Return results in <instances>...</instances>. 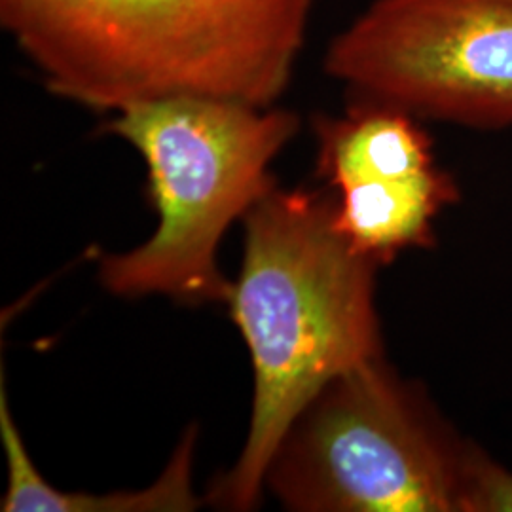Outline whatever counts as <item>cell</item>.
<instances>
[{
  "label": "cell",
  "mask_w": 512,
  "mask_h": 512,
  "mask_svg": "<svg viewBox=\"0 0 512 512\" xmlns=\"http://www.w3.org/2000/svg\"><path fill=\"white\" fill-rule=\"evenodd\" d=\"M317 173L332 186L389 183L437 169L433 143L406 110L363 101L342 118L315 124Z\"/></svg>",
  "instance_id": "obj_7"
},
{
  "label": "cell",
  "mask_w": 512,
  "mask_h": 512,
  "mask_svg": "<svg viewBox=\"0 0 512 512\" xmlns=\"http://www.w3.org/2000/svg\"><path fill=\"white\" fill-rule=\"evenodd\" d=\"M334 202L274 190L243 217L245 251L230 311L251 353L255 393L247 440L205 497L253 511L279 442L338 376L382 357L376 268L332 224Z\"/></svg>",
  "instance_id": "obj_1"
},
{
  "label": "cell",
  "mask_w": 512,
  "mask_h": 512,
  "mask_svg": "<svg viewBox=\"0 0 512 512\" xmlns=\"http://www.w3.org/2000/svg\"><path fill=\"white\" fill-rule=\"evenodd\" d=\"M461 454L380 357L332 380L300 412L264 490L296 512H458Z\"/></svg>",
  "instance_id": "obj_4"
},
{
  "label": "cell",
  "mask_w": 512,
  "mask_h": 512,
  "mask_svg": "<svg viewBox=\"0 0 512 512\" xmlns=\"http://www.w3.org/2000/svg\"><path fill=\"white\" fill-rule=\"evenodd\" d=\"M313 0H0L50 92L101 112L167 97L272 107Z\"/></svg>",
  "instance_id": "obj_2"
},
{
  "label": "cell",
  "mask_w": 512,
  "mask_h": 512,
  "mask_svg": "<svg viewBox=\"0 0 512 512\" xmlns=\"http://www.w3.org/2000/svg\"><path fill=\"white\" fill-rule=\"evenodd\" d=\"M198 429H186L162 475L141 490L109 494L63 492L48 484L29 456L12 418L4 380L0 385V440L8 467V484L0 501L4 512H190L205 499L194 490V456Z\"/></svg>",
  "instance_id": "obj_6"
},
{
  "label": "cell",
  "mask_w": 512,
  "mask_h": 512,
  "mask_svg": "<svg viewBox=\"0 0 512 512\" xmlns=\"http://www.w3.org/2000/svg\"><path fill=\"white\" fill-rule=\"evenodd\" d=\"M458 512H512V473L476 448H463Z\"/></svg>",
  "instance_id": "obj_9"
},
{
  "label": "cell",
  "mask_w": 512,
  "mask_h": 512,
  "mask_svg": "<svg viewBox=\"0 0 512 512\" xmlns=\"http://www.w3.org/2000/svg\"><path fill=\"white\" fill-rule=\"evenodd\" d=\"M298 128L291 110L217 97H167L116 112L103 129L143 156L158 228L128 253L101 255V285L124 298L228 302L220 241L274 190L270 167Z\"/></svg>",
  "instance_id": "obj_3"
},
{
  "label": "cell",
  "mask_w": 512,
  "mask_h": 512,
  "mask_svg": "<svg viewBox=\"0 0 512 512\" xmlns=\"http://www.w3.org/2000/svg\"><path fill=\"white\" fill-rule=\"evenodd\" d=\"M336 192L334 230L378 266L406 249L433 245L435 219L458 200L452 177L439 167L403 181L351 184Z\"/></svg>",
  "instance_id": "obj_8"
},
{
  "label": "cell",
  "mask_w": 512,
  "mask_h": 512,
  "mask_svg": "<svg viewBox=\"0 0 512 512\" xmlns=\"http://www.w3.org/2000/svg\"><path fill=\"white\" fill-rule=\"evenodd\" d=\"M325 69L363 101L512 128V0H376L330 42Z\"/></svg>",
  "instance_id": "obj_5"
}]
</instances>
